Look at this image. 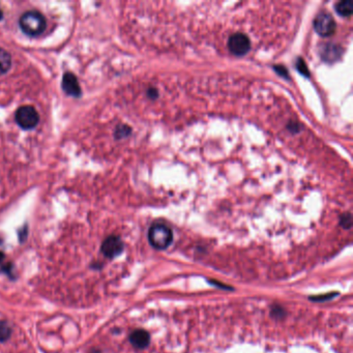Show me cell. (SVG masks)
<instances>
[{
	"label": "cell",
	"mask_w": 353,
	"mask_h": 353,
	"mask_svg": "<svg viewBox=\"0 0 353 353\" xmlns=\"http://www.w3.org/2000/svg\"><path fill=\"white\" fill-rule=\"evenodd\" d=\"M129 342L136 349H145L150 343V336L144 329H136L129 335Z\"/></svg>",
	"instance_id": "obj_8"
},
{
	"label": "cell",
	"mask_w": 353,
	"mask_h": 353,
	"mask_svg": "<svg viewBox=\"0 0 353 353\" xmlns=\"http://www.w3.org/2000/svg\"><path fill=\"white\" fill-rule=\"evenodd\" d=\"M2 18H3V11L1 8H0V21L2 20Z\"/></svg>",
	"instance_id": "obj_20"
},
{
	"label": "cell",
	"mask_w": 353,
	"mask_h": 353,
	"mask_svg": "<svg viewBox=\"0 0 353 353\" xmlns=\"http://www.w3.org/2000/svg\"><path fill=\"white\" fill-rule=\"evenodd\" d=\"M338 292H333V293H328V294H324V295H317V296H312V297H309L310 300L312 301H315V302H321V301H325V300H328V299H332L334 298L335 296L338 295Z\"/></svg>",
	"instance_id": "obj_14"
},
{
	"label": "cell",
	"mask_w": 353,
	"mask_h": 353,
	"mask_svg": "<svg viewBox=\"0 0 353 353\" xmlns=\"http://www.w3.org/2000/svg\"><path fill=\"white\" fill-rule=\"evenodd\" d=\"M11 335V327L6 321L0 320V343L5 342Z\"/></svg>",
	"instance_id": "obj_12"
},
{
	"label": "cell",
	"mask_w": 353,
	"mask_h": 353,
	"mask_svg": "<svg viewBox=\"0 0 353 353\" xmlns=\"http://www.w3.org/2000/svg\"><path fill=\"white\" fill-rule=\"evenodd\" d=\"M148 96L151 99H156L159 96V92L156 88H150V89H148Z\"/></svg>",
	"instance_id": "obj_17"
},
{
	"label": "cell",
	"mask_w": 353,
	"mask_h": 353,
	"mask_svg": "<svg viewBox=\"0 0 353 353\" xmlns=\"http://www.w3.org/2000/svg\"><path fill=\"white\" fill-rule=\"evenodd\" d=\"M251 41L248 35L240 32L232 34L228 40L229 51L236 56H242L248 53L251 49Z\"/></svg>",
	"instance_id": "obj_5"
},
{
	"label": "cell",
	"mask_w": 353,
	"mask_h": 353,
	"mask_svg": "<svg viewBox=\"0 0 353 353\" xmlns=\"http://www.w3.org/2000/svg\"><path fill=\"white\" fill-rule=\"evenodd\" d=\"M336 27L337 24L334 17L325 11L317 15L314 20V29L323 38L332 35L336 31Z\"/></svg>",
	"instance_id": "obj_4"
},
{
	"label": "cell",
	"mask_w": 353,
	"mask_h": 353,
	"mask_svg": "<svg viewBox=\"0 0 353 353\" xmlns=\"http://www.w3.org/2000/svg\"><path fill=\"white\" fill-rule=\"evenodd\" d=\"M124 250V243L119 236L116 235H111L106 238L103 243L101 251L103 255L107 258L113 259L117 256H119Z\"/></svg>",
	"instance_id": "obj_6"
},
{
	"label": "cell",
	"mask_w": 353,
	"mask_h": 353,
	"mask_svg": "<svg viewBox=\"0 0 353 353\" xmlns=\"http://www.w3.org/2000/svg\"><path fill=\"white\" fill-rule=\"evenodd\" d=\"M4 258H5V255L2 252H0V263H2V261L4 260Z\"/></svg>",
	"instance_id": "obj_19"
},
{
	"label": "cell",
	"mask_w": 353,
	"mask_h": 353,
	"mask_svg": "<svg viewBox=\"0 0 353 353\" xmlns=\"http://www.w3.org/2000/svg\"><path fill=\"white\" fill-rule=\"evenodd\" d=\"M16 122L23 129H32L40 122V115L32 106H21L16 112Z\"/></svg>",
	"instance_id": "obj_3"
},
{
	"label": "cell",
	"mask_w": 353,
	"mask_h": 353,
	"mask_svg": "<svg viewBox=\"0 0 353 353\" xmlns=\"http://www.w3.org/2000/svg\"><path fill=\"white\" fill-rule=\"evenodd\" d=\"M341 225H342L345 229H349L352 225V218L350 214L344 215L342 218H341Z\"/></svg>",
	"instance_id": "obj_15"
},
{
	"label": "cell",
	"mask_w": 353,
	"mask_h": 353,
	"mask_svg": "<svg viewBox=\"0 0 353 353\" xmlns=\"http://www.w3.org/2000/svg\"><path fill=\"white\" fill-rule=\"evenodd\" d=\"M273 316L277 317V318H281V317L285 316V310L283 308H281L280 305H276V307L273 308Z\"/></svg>",
	"instance_id": "obj_16"
},
{
	"label": "cell",
	"mask_w": 353,
	"mask_h": 353,
	"mask_svg": "<svg viewBox=\"0 0 353 353\" xmlns=\"http://www.w3.org/2000/svg\"><path fill=\"white\" fill-rule=\"evenodd\" d=\"M342 54V49L335 44H326L321 51L323 59L326 61H335Z\"/></svg>",
	"instance_id": "obj_9"
},
{
	"label": "cell",
	"mask_w": 353,
	"mask_h": 353,
	"mask_svg": "<svg viewBox=\"0 0 353 353\" xmlns=\"http://www.w3.org/2000/svg\"><path fill=\"white\" fill-rule=\"evenodd\" d=\"M336 11L343 17H349L353 13V2L351 0H342L336 4Z\"/></svg>",
	"instance_id": "obj_11"
},
{
	"label": "cell",
	"mask_w": 353,
	"mask_h": 353,
	"mask_svg": "<svg viewBox=\"0 0 353 353\" xmlns=\"http://www.w3.org/2000/svg\"><path fill=\"white\" fill-rule=\"evenodd\" d=\"M61 87L67 96L73 98H80L82 96V89L79 84L77 77L70 72L64 73L62 77Z\"/></svg>",
	"instance_id": "obj_7"
},
{
	"label": "cell",
	"mask_w": 353,
	"mask_h": 353,
	"mask_svg": "<svg viewBox=\"0 0 353 353\" xmlns=\"http://www.w3.org/2000/svg\"><path fill=\"white\" fill-rule=\"evenodd\" d=\"M19 25L29 37H39L47 27V20L39 10H28L20 17Z\"/></svg>",
	"instance_id": "obj_1"
},
{
	"label": "cell",
	"mask_w": 353,
	"mask_h": 353,
	"mask_svg": "<svg viewBox=\"0 0 353 353\" xmlns=\"http://www.w3.org/2000/svg\"><path fill=\"white\" fill-rule=\"evenodd\" d=\"M209 282V283L210 284H213V285H218V287H220V288H223V289H227V290H229V289H231L230 287H228V286H226V285H223V284H221V283H218V282L217 281H208Z\"/></svg>",
	"instance_id": "obj_18"
},
{
	"label": "cell",
	"mask_w": 353,
	"mask_h": 353,
	"mask_svg": "<svg viewBox=\"0 0 353 353\" xmlns=\"http://www.w3.org/2000/svg\"><path fill=\"white\" fill-rule=\"evenodd\" d=\"M129 134H131V127H128L127 125H119V126H117L115 129V138L116 139L125 138Z\"/></svg>",
	"instance_id": "obj_13"
},
{
	"label": "cell",
	"mask_w": 353,
	"mask_h": 353,
	"mask_svg": "<svg viewBox=\"0 0 353 353\" xmlns=\"http://www.w3.org/2000/svg\"><path fill=\"white\" fill-rule=\"evenodd\" d=\"M11 66V56L10 54L0 48V76L6 74Z\"/></svg>",
	"instance_id": "obj_10"
},
{
	"label": "cell",
	"mask_w": 353,
	"mask_h": 353,
	"mask_svg": "<svg viewBox=\"0 0 353 353\" xmlns=\"http://www.w3.org/2000/svg\"><path fill=\"white\" fill-rule=\"evenodd\" d=\"M91 353H101V351H96V350H92Z\"/></svg>",
	"instance_id": "obj_21"
},
{
	"label": "cell",
	"mask_w": 353,
	"mask_h": 353,
	"mask_svg": "<svg viewBox=\"0 0 353 353\" xmlns=\"http://www.w3.org/2000/svg\"><path fill=\"white\" fill-rule=\"evenodd\" d=\"M149 243L157 250H165L172 243L173 232L165 224L156 223L148 230Z\"/></svg>",
	"instance_id": "obj_2"
}]
</instances>
